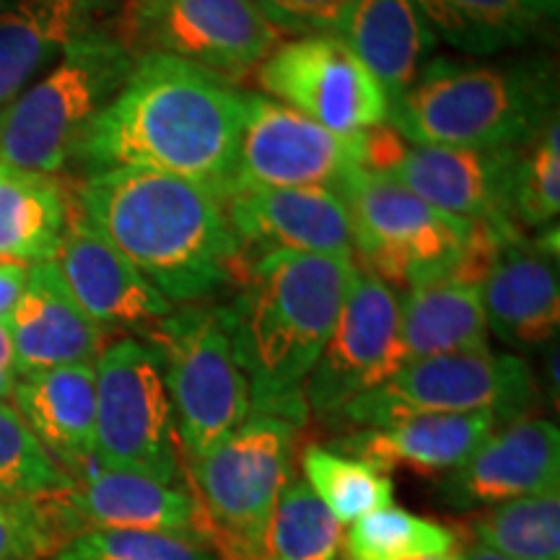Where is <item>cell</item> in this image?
Returning a JSON list of instances; mask_svg holds the SVG:
<instances>
[{
	"mask_svg": "<svg viewBox=\"0 0 560 560\" xmlns=\"http://www.w3.org/2000/svg\"><path fill=\"white\" fill-rule=\"evenodd\" d=\"M346 202L363 270L387 285L454 278L478 240V223L429 206L387 174L353 172L335 190Z\"/></svg>",
	"mask_w": 560,
	"mask_h": 560,
	"instance_id": "cell-6",
	"label": "cell"
},
{
	"mask_svg": "<svg viewBox=\"0 0 560 560\" xmlns=\"http://www.w3.org/2000/svg\"><path fill=\"white\" fill-rule=\"evenodd\" d=\"M68 200L52 174L0 161V260L50 262L68 226Z\"/></svg>",
	"mask_w": 560,
	"mask_h": 560,
	"instance_id": "cell-28",
	"label": "cell"
},
{
	"mask_svg": "<svg viewBox=\"0 0 560 560\" xmlns=\"http://www.w3.org/2000/svg\"><path fill=\"white\" fill-rule=\"evenodd\" d=\"M73 488L50 499L68 529L192 532L198 503L187 490L130 470L91 465Z\"/></svg>",
	"mask_w": 560,
	"mask_h": 560,
	"instance_id": "cell-19",
	"label": "cell"
},
{
	"mask_svg": "<svg viewBox=\"0 0 560 560\" xmlns=\"http://www.w3.org/2000/svg\"><path fill=\"white\" fill-rule=\"evenodd\" d=\"M26 265L0 260V322L9 319L26 283Z\"/></svg>",
	"mask_w": 560,
	"mask_h": 560,
	"instance_id": "cell-38",
	"label": "cell"
},
{
	"mask_svg": "<svg viewBox=\"0 0 560 560\" xmlns=\"http://www.w3.org/2000/svg\"><path fill=\"white\" fill-rule=\"evenodd\" d=\"M338 37L387 91L389 107L416 83L436 45L416 0H353Z\"/></svg>",
	"mask_w": 560,
	"mask_h": 560,
	"instance_id": "cell-25",
	"label": "cell"
},
{
	"mask_svg": "<svg viewBox=\"0 0 560 560\" xmlns=\"http://www.w3.org/2000/svg\"><path fill=\"white\" fill-rule=\"evenodd\" d=\"M55 560H221L192 532L83 529Z\"/></svg>",
	"mask_w": 560,
	"mask_h": 560,
	"instance_id": "cell-34",
	"label": "cell"
},
{
	"mask_svg": "<svg viewBox=\"0 0 560 560\" xmlns=\"http://www.w3.org/2000/svg\"><path fill=\"white\" fill-rule=\"evenodd\" d=\"M70 488L73 478L47 454L19 410L0 402V499L45 501Z\"/></svg>",
	"mask_w": 560,
	"mask_h": 560,
	"instance_id": "cell-33",
	"label": "cell"
},
{
	"mask_svg": "<svg viewBox=\"0 0 560 560\" xmlns=\"http://www.w3.org/2000/svg\"><path fill=\"white\" fill-rule=\"evenodd\" d=\"M433 37L454 50L493 55L527 42L558 19L560 0H416Z\"/></svg>",
	"mask_w": 560,
	"mask_h": 560,
	"instance_id": "cell-27",
	"label": "cell"
},
{
	"mask_svg": "<svg viewBox=\"0 0 560 560\" xmlns=\"http://www.w3.org/2000/svg\"><path fill=\"white\" fill-rule=\"evenodd\" d=\"M117 39L136 60L172 55L231 83L276 50L280 32L249 0H128Z\"/></svg>",
	"mask_w": 560,
	"mask_h": 560,
	"instance_id": "cell-10",
	"label": "cell"
},
{
	"mask_svg": "<svg viewBox=\"0 0 560 560\" xmlns=\"http://www.w3.org/2000/svg\"><path fill=\"white\" fill-rule=\"evenodd\" d=\"M470 529L475 542L511 560H560L558 490L488 506Z\"/></svg>",
	"mask_w": 560,
	"mask_h": 560,
	"instance_id": "cell-30",
	"label": "cell"
},
{
	"mask_svg": "<svg viewBox=\"0 0 560 560\" xmlns=\"http://www.w3.org/2000/svg\"><path fill=\"white\" fill-rule=\"evenodd\" d=\"M16 374H0V402L11 400L13 397V387H16Z\"/></svg>",
	"mask_w": 560,
	"mask_h": 560,
	"instance_id": "cell-41",
	"label": "cell"
},
{
	"mask_svg": "<svg viewBox=\"0 0 560 560\" xmlns=\"http://www.w3.org/2000/svg\"><path fill=\"white\" fill-rule=\"evenodd\" d=\"M560 486V433L545 418H522L495 429L472 457L452 470L441 499L452 509H482L552 493Z\"/></svg>",
	"mask_w": 560,
	"mask_h": 560,
	"instance_id": "cell-18",
	"label": "cell"
},
{
	"mask_svg": "<svg viewBox=\"0 0 560 560\" xmlns=\"http://www.w3.org/2000/svg\"><path fill=\"white\" fill-rule=\"evenodd\" d=\"M408 560H454V552H450V556H429V558H408Z\"/></svg>",
	"mask_w": 560,
	"mask_h": 560,
	"instance_id": "cell-42",
	"label": "cell"
},
{
	"mask_svg": "<svg viewBox=\"0 0 560 560\" xmlns=\"http://www.w3.org/2000/svg\"><path fill=\"white\" fill-rule=\"evenodd\" d=\"M301 467L306 486L340 524L359 522L361 516L392 506L395 501V486L387 472L332 446H306Z\"/></svg>",
	"mask_w": 560,
	"mask_h": 560,
	"instance_id": "cell-29",
	"label": "cell"
},
{
	"mask_svg": "<svg viewBox=\"0 0 560 560\" xmlns=\"http://www.w3.org/2000/svg\"><path fill=\"white\" fill-rule=\"evenodd\" d=\"M58 524L60 520L50 499H0V560H39L50 556Z\"/></svg>",
	"mask_w": 560,
	"mask_h": 560,
	"instance_id": "cell-36",
	"label": "cell"
},
{
	"mask_svg": "<svg viewBox=\"0 0 560 560\" xmlns=\"http://www.w3.org/2000/svg\"><path fill=\"white\" fill-rule=\"evenodd\" d=\"M299 425L280 412L252 410L223 444L192 462L210 520L247 558L260 556L265 529L289 486Z\"/></svg>",
	"mask_w": 560,
	"mask_h": 560,
	"instance_id": "cell-11",
	"label": "cell"
},
{
	"mask_svg": "<svg viewBox=\"0 0 560 560\" xmlns=\"http://www.w3.org/2000/svg\"><path fill=\"white\" fill-rule=\"evenodd\" d=\"M560 210V122L545 125L522 151L514 182V215L524 226H548Z\"/></svg>",
	"mask_w": 560,
	"mask_h": 560,
	"instance_id": "cell-35",
	"label": "cell"
},
{
	"mask_svg": "<svg viewBox=\"0 0 560 560\" xmlns=\"http://www.w3.org/2000/svg\"><path fill=\"white\" fill-rule=\"evenodd\" d=\"M13 402L39 444L68 475H83L94 465V363H73L19 376Z\"/></svg>",
	"mask_w": 560,
	"mask_h": 560,
	"instance_id": "cell-22",
	"label": "cell"
},
{
	"mask_svg": "<svg viewBox=\"0 0 560 560\" xmlns=\"http://www.w3.org/2000/svg\"><path fill=\"white\" fill-rule=\"evenodd\" d=\"M79 210L170 301L206 299L240 257L221 202L170 174L130 166L89 174Z\"/></svg>",
	"mask_w": 560,
	"mask_h": 560,
	"instance_id": "cell-3",
	"label": "cell"
},
{
	"mask_svg": "<svg viewBox=\"0 0 560 560\" xmlns=\"http://www.w3.org/2000/svg\"><path fill=\"white\" fill-rule=\"evenodd\" d=\"M5 327L13 342L16 376L73 363H96L107 340V332L70 296L52 260L26 270V283Z\"/></svg>",
	"mask_w": 560,
	"mask_h": 560,
	"instance_id": "cell-20",
	"label": "cell"
},
{
	"mask_svg": "<svg viewBox=\"0 0 560 560\" xmlns=\"http://www.w3.org/2000/svg\"><path fill=\"white\" fill-rule=\"evenodd\" d=\"M495 429L499 423L490 412L412 416L384 429H363L332 450L369 462L382 472L397 465L418 472H446L465 465Z\"/></svg>",
	"mask_w": 560,
	"mask_h": 560,
	"instance_id": "cell-24",
	"label": "cell"
},
{
	"mask_svg": "<svg viewBox=\"0 0 560 560\" xmlns=\"http://www.w3.org/2000/svg\"><path fill=\"white\" fill-rule=\"evenodd\" d=\"M174 429L192 462L223 444L252 412V392L236 359L223 310L185 306L153 325Z\"/></svg>",
	"mask_w": 560,
	"mask_h": 560,
	"instance_id": "cell-7",
	"label": "cell"
},
{
	"mask_svg": "<svg viewBox=\"0 0 560 560\" xmlns=\"http://www.w3.org/2000/svg\"><path fill=\"white\" fill-rule=\"evenodd\" d=\"M242 120L234 83L172 55H143L73 159L89 174L117 166L170 174L221 202L236 185Z\"/></svg>",
	"mask_w": 560,
	"mask_h": 560,
	"instance_id": "cell-1",
	"label": "cell"
},
{
	"mask_svg": "<svg viewBox=\"0 0 560 560\" xmlns=\"http://www.w3.org/2000/svg\"><path fill=\"white\" fill-rule=\"evenodd\" d=\"M454 560H511L506 556H501V552L490 550V548H482V545L472 542V545H465V548L454 552Z\"/></svg>",
	"mask_w": 560,
	"mask_h": 560,
	"instance_id": "cell-40",
	"label": "cell"
},
{
	"mask_svg": "<svg viewBox=\"0 0 560 560\" xmlns=\"http://www.w3.org/2000/svg\"><path fill=\"white\" fill-rule=\"evenodd\" d=\"M115 0H3L0 3V109L11 104L70 42L96 30Z\"/></svg>",
	"mask_w": 560,
	"mask_h": 560,
	"instance_id": "cell-23",
	"label": "cell"
},
{
	"mask_svg": "<svg viewBox=\"0 0 560 560\" xmlns=\"http://www.w3.org/2000/svg\"><path fill=\"white\" fill-rule=\"evenodd\" d=\"M488 332L514 348L556 338L560 325L558 252L545 244L509 242L480 280Z\"/></svg>",
	"mask_w": 560,
	"mask_h": 560,
	"instance_id": "cell-21",
	"label": "cell"
},
{
	"mask_svg": "<svg viewBox=\"0 0 560 560\" xmlns=\"http://www.w3.org/2000/svg\"><path fill=\"white\" fill-rule=\"evenodd\" d=\"M359 270L350 260L301 252H268L252 262L242 293L223 306L252 410L304 423V384Z\"/></svg>",
	"mask_w": 560,
	"mask_h": 560,
	"instance_id": "cell-2",
	"label": "cell"
},
{
	"mask_svg": "<svg viewBox=\"0 0 560 560\" xmlns=\"http://www.w3.org/2000/svg\"><path fill=\"white\" fill-rule=\"evenodd\" d=\"M342 524L304 480H289L265 529L257 560H338Z\"/></svg>",
	"mask_w": 560,
	"mask_h": 560,
	"instance_id": "cell-31",
	"label": "cell"
},
{
	"mask_svg": "<svg viewBox=\"0 0 560 560\" xmlns=\"http://www.w3.org/2000/svg\"><path fill=\"white\" fill-rule=\"evenodd\" d=\"M400 338L408 363L488 348L480 285L454 278L410 285L400 299Z\"/></svg>",
	"mask_w": 560,
	"mask_h": 560,
	"instance_id": "cell-26",
	"label": "cell"
},
{
	"mask_svg": "<svg viewBox=\"0 0 560 560\" xmlns=\"http://www.w3.org/2000/svg\"><path fill=\"white\" fill-rule=\"evenodd\" d=\"M556 79L540 66H478L431 60L387 122L416 145L516 151L540 136L552 117Z\"/></svg>",
	"mask_w": 560,
	"mask_h": 560,
	"instance_id": "cell-4",
	"label": "cell"
},
{
	"mask_svg": "<svg viewBox=\"0 0 560 560\" xmlns=\"http://www.w3.org/2000/svg\"><path fill=\"white\" fill-rule=\"evenodd\" d=\"M52 262L75 304L104 332H149L172 314V301L153 289L81 210L68 215Z\"/></svg>",
	"mask_w": 560,
	"mask_h": 560,
	"instance_id": "cell-16",
	"label": "cell"
},
{
	"mask_svg": "<svg viewBox=\"0 0 560 560\" xmlns=\"http://www.w3.org/2000/svg\"><path fill=\"white\" fill-rule=\"evenodd\" d=\"M0 374H16V359H13V342L5 322H0Z\"/></svg>",
	"mask_w": 560,
	"mask_h": 560,
	"instance_id": "cell-39",
	"label": "cell"
},
{
	"mask_svg": "<svg viewBox=\"0 0 560 560\" xmlns=\"http://www.w3.org/2000/svg\"><path fill=\"white\" fill-rule=\"evenodd\" d=\"M348 560H408L454 552V535L444 524L397 506L361 516L346 537Z\"/></svg>",
	"mask_w": 560,
	"mask_h": 560,
	"instance_id": "cell-32",
	"label": "cell"
},
{
	"mask_svg": "<svg viewBox=\"0 0 560 560\" xmlns=\"http://www.w3.org/2000/svg\"><path fill=\"white\" fill-rule=\"evenodd\" d=\"M257 81L276 102L338 136L382 128L389 117L387 91L338 34L283 42L257 66Z\"/></svg>",
	"mask_w": 560,
	"mask_h": 560,
	"instance_id": "cell-13",
	"label": "cell"
},
{
	"mask_svg": "<svg viewBox=\"0 0 560 560\" xmlns=\"http://www.w3.org/2000/svg\"><path fill=\"white\" fill-rule=\"evenodd\" d=\"M405 363L400 296L384 280L359 270L330 340L304 384V402L314 416L335 420L348 402L382 387Z\"/></svg>",
	"mask_w": 560,
	"mask_h": 560,
	"instance_id": "cell-14",
	"label": "cell"
},
{
	"mask_svg": "<svg viewBox=\"0 0 560 560\" xmlns=\"http://www.w3.org/2000/svg\"><path fill=\"white\" fill-rule=\"evenodd\" d=\"M132 68L136 55L117 34L94 30L70 42L42 79L0 109V161L30 172H60Z\"/></svg>",
	"mask_w": 560,
	"mask_h": 560,
	"instance_id": "cell-5",
	"label": "cell"
},
{
	"mask_svg": "<svg viewBox=\"0 0 560 560\" xmlns=\"http://www.w3.org/2000/svg\"><path fill=\"white\" fill-rule=\"evenodd\" d=\"M366 166V132L338 136L301 112L244 94L236 187H327L338 190Z\"/></svg>",
	"mask_w": 560,
	"mask_h": 560,
	"instance_id": "cell-15",
	"label": "cell"
},
{
	"mask_svg": "<svg viewBox=\"0 0 560 560\" xmlns=\"http://www.w3.org/2000/svg\"><path fill=\"white\" fill-rule=\"evenodd\" d=\"M535 402L537 384L527 361L482 348L405 363L382 387L348 402L335 420L363 431L412 416L490 412L503 429L527 418Z\"/></svg>",
	"mask_w": 560,
	"mask_h": 560,
	"instance_id": "cell-8",
	"label": "cell"
},
{
	"mask_svg": "<svg viewBox=\"0 0 560 560\" xmlns=\"http://www.w3.org/2000/svg\"><path fill=\"white\" fill-rule=\"evenodd\" d=\"M252 5H255V9H260V13H262V9H265V3H268V0H249Z\"/></svg>",
	"mask_w": 560,
	"mask_h": 560,
	"instance_id": "cell-43",
	"label": "cell"
},
{
	"mask_svg": "<svg viewBox=\"0 0 560 560\" xmlns=\"http://www.w3.org/2000/svg\"><path fill=\"white\" fill-rule=\"evenodd\" d=\"M94 371V465L177 486V429L159 350L138 338L115 340L102 350Z\"/></svg>",
	"mask_w": 560,
	"mask_h": 560,
	"instance_id": "cell-9",
	"label": "cell"
},
{
	"mask_svg": "<svg viewBox=\"0 0 560 560\" xmlns=\"http://www.w3.org/2000/svg\"><path fill=\"white\" fill-rule=\"evenodd\" d=\"M353 0H268L262 16L278 32L301 34H338L342 19Z\"/></svg>",
	"mask_w": 560,
	"mask_h": 560,
	"instance_id": "cell-37",
	"label": "cell"
},
{
	"mask_svg": "<svg viewBox=\"0 0 560 560\" xmlns=\"http://www.w3.org/2000/svg\"><path fill=\"white\" fill-rule=\"evenodd\" d=\"M221 208L240 244L355 262L348 208L327 187H236Z\"/></svg>",
	"mask_w": 560,
	"mask_h": 560,
	"instance_id": "cell-17",
	"label": "cell"
},
{
	"mask_svg": "<svg viewBox=\"0 0 560 560\" xmlns=\"http://www.w3.org/2000/svg\"><path fill=\"white\" fill-rule=\"evenodd\" d=\"M522 151L416 145L392 128L366 132V170L387 174L444 213L503 234H520L514 182Z\"/></svg>",
	"mask_w": 560,
	"mask_h": 560,
	"instance_id": "cell-12",
	"label": "cell"
}]
</instances>
